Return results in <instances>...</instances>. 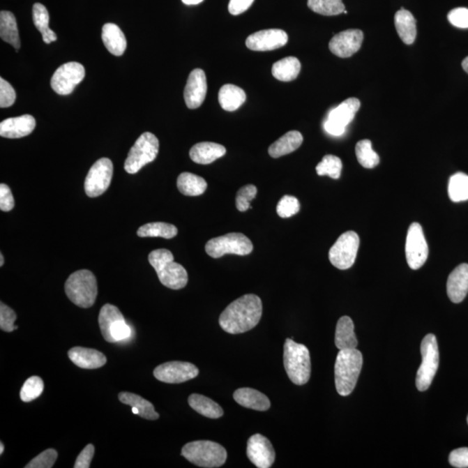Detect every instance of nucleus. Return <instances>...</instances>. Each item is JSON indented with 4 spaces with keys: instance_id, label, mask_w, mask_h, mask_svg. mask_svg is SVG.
Here are the masks:
<instances>
[{
    "instance_id": "38",
    "label": "nucleus",
    "mask_w": 468,
    "mask_h": 468,
    "mask_svg": "<svg viewBox=\"0 0 468 468\" xmlns=\"http://www.w3.org/2000/svg\"><path fill=\"white\" fill-rule=\"evenodd\" d=\"M448 195L453 202H462L468 199V176L463 173L453 174L449 180Z\"/></svg>"
},
{
    "instance_id": "49",
    "label": "nucleus",
    "mask_w": 468,
    "mask_h": 468,
    "mask_svg": "<svg viewBox=\"0 0 468 468\" xmlns=\"http://www.w3.org/2000/svg\"><path fill=\"white\" fill-rule=\"evenodd\" d=\"M15 206L14 198L8 186L0 185V209L3 212H10Z\"/></svg>"
},
{
    "instance_id": "14",
    "label": "nucleus",
    "mask_w": 468,
    "mask_h": 468,
    "mask_svg": "<svg viewBox=\"0 0 468 468\" xmlns=\"http://www.w3.org/2000/svg\"><path fill=\"white\" fill-rule=\"evenodd\" d=\"M406 259L411 269L418 270L426 263L428 246L423 227L419 223L410 225L406 239Z\"/></svg>"
},
{
    "instance_id": "18",
    "label": "nucleus",
    "mask_w": 468,
    "mask_h": 468,
    "mask_svg": "<svg viewBox=\"0 0 468 468\" xmlns=\"http://www.w3.org/2000/svg\"><path fill=\"white\" fill-rule=\"evenodd\" d=\"M246 455L250 462L259 468H270L276 457L269 439L259 434L252 435L248 439Z\"/></svg>"
},
{
    "instance_id": "22",
    "label": "nucleus",
    "mask_w": 468,
    "mask_h": 468,
    "mask_svg": "<svg viewBox=\"0 0 468 468\" xmlns=\"http://www.w3.org/2000/svg\"><path fill=\"white\" fill-rule=\"evenodd\" d=\"M446 292L453 303H462L468 293V264H462L450 273Z\"/></svg>"
},
{
    "instance_id": "2",
    "label": "nucleus",
    "mask_w": 468,
    "mask_h": 468,
    "mask_svg": "<svg viewBox=\"0 0 468 468\" xmlns=\"http://www.w3.org/2000/svg\"><path fill=\"white\" fill-rule=\"evenodd\" d=\"M363 366V355L356 349L339 351L335 363V384L339 395H351Z\"/></svg>"
},
{
    "instance_id": "35",
    "label": "nucleus",
    "mask_w": 468,
    "mask_h": 468,
    "mask_svg": "<svg viewBox=\"0 0 468 468\" xmlns=\"http://www.w3.org/2000/svg\"><path fill=\"white\" fill-rule=\"evenodd\" d=\"M179 191L186 196H199L204 194L207 188L206 181L196 174L184 172L177 179Z\"/></svg>"
},
{
    "instance_id": "9",
    "label": "nucleus",
    "mask_w": 468,
    "mask_h": 468,
    "mask_svg": "<svg viewBox=\"0 0 468 468\" xmlns=\"http://www.w3.org/2000/svg\"><path fill=\"white\" fill-rule=\"evenodd\" d=\"M99 327L108 342H117L130 338L131 329L116 306L106 303L100 310Z\"/></svg>"
},
{
    "instance_id": "44",
    "label": "nucleus",
    "mask_w": 468,
    "mask_h": 468,
    "mask_svg": "<svg viewBox=\"0 0 468 468\" xmlns=\"http://www.w3.org/2000/svg\"><path fill=\"white\" fill-rule=\"evenodd\" d=\"M300 210L299 199L294 196L285 195L281 198L277 206L278 216L287 219L298 213Z\"/></svg>"
},
{
    "instance_id": "17",
    "label": "nucleus",
    "mask_w": 468,
    "mask_h": 468,
    "mask_svg": "<svg viewBox=\"0 0 468 468\" xmlns=\"http://www.w3.org/2000/svg\"><path fill=\"white\" fill-rule=\"evenodd\" d=\"M288 42L287 32L280 29H268L250 35L246 40V47L255 52H270L283 47Z\"/></svg>"
},
{
    "instance_id": "33",
    "label": "nucleus",
    "mask_w": 468,
    "mask_h": 468,
    "mask_svg": "<svg viewBox=\"0 0 468 468\" xmlns=\"http://www.w3.org/2000/svg\"><path fill=\"white\" fill-rule=\"evenodd\" d=\"M188 405L203 416L218 419L223 416L224 411L217 402L205 395L193 394L188 398Z\"/></svg>"
},
{
    "instance_id": "19",
    "label": "nucleus",
    "mask_w": 468,
    "mask_h": 468,
    "mask_svg": "<svg viewBox=\"0 0 468 468\" xmlns=\"http://www.w3.org/2000/svg\"><path fill=\"white\" fill-rule=\"evenodd\" d=\"M363 41L361 30L352 29L339 32L331 38L329 48L334 55L347 59L359 51Z\"/></svg>"
},
{
    "instance_id": "6",
    "label": "nucleus",
    "mask_w": 468,
    "mask_h": 468,
    "mask_svg": "<svg viewBox=\"0 0 468 468\" xmlns=\"http://www.w3.org/2000/svg\"><path fill=\"white\" fill-rule=\"evenodd\" d=\"M64 288L70 301L81 308L91 307L98 296V282L89 270H80L71 274Z\"/></svg>"
},
{
    "instance_id": "45",
    "label": "nucleus",
    "mask_w": 468,
    "mask_h": 468,
    "mask_svg": "<svg viewBox=\"0 0 468 468\" xmlns=\"http://www.w3.org/2000/svg\"><path fill=\"white\" fill-rule=\"evenodd\" d=\"M58 456V452L55 449H46L45 451L31 460L26 468H52L54 466Z\"/></svg>"
},
{
    "instance_id": "32",
    "label": "nucleus",
    "mask_w": 468,
    "mask_h": 468,
    "mask_svg": "<svg viewBox=\"0 0 468 468\" xmlns=\"http://www.w3.org/2000/svg\"><path fill=\"white\" fill-rule=\"evenodd\" d=\"M0 37L19 51L20 39L15 16L13 13L2 10L0 13Z\"/></svg>"
},
{
    "instance_id": "46",
    "label": "nucleus",
    "mask_w": 468,
    "mask_h": 468,
    "mask_svg": "<svg viewBox=\"0 0 468 468\" xmlns=\"http://www.w3.org/2000/svg\"><path fill=\"white\" fill-rule=\"evenodd\" d=\"M16 319L15 312L1 302L0 303V329L6 332H13L17 330V326L14 324Z\"/></svg>"
},
{
    "instance_id": "20",
    "label": "nucleus",
    "mask_w": 468,
    "mask_h": 468,
    "mask_svg": "<svg viewBox=\"0 0 468 468\" xmlns=\"http://www.w3.org/2000/svg\"><path fill=\"white\" fill-rule=\"evenodd\" d=\"M207 91L206 77L204 70L195 69L189 74L184 91V99L188 109L201 107Z\"/></svg>"
},
{
    "instance_id": "37",
    "label": "nucleus",
    "mask_w": 468,
    "mask_h": 468,
    "mask_svg": "<svg viewBox=\"0 0 468 468\" xmlns=\"http://www.w3.org/2000/svg\"><path fill=\"white\" fill-rule=\"evenodd\" d=\"M178 229L172 224L153 222L144 225L137 231L139 237H160L170 239L176 237Z\"/></svg>"
},
{
    "instance_id": "8",
    "label": "nucleus",
    "mask_w": 468,
    "mask_h": 468,
    "mask_svg": "<svg viewBox=\"0 0 468 468\" xmlns=\"http://www.w3.org/2000/svg\"><path fill=\"white\" fill-rule=\"evenodd\" d=\"M421 352L423 362L417 371L416 387L418 391H425L430 387L439 367L437 339L434 334H428L423 338Z\"/></svg>"
},
{
    "instance_id": "28",
    "label": "nucleus",
    "mask_w": 468,
    "mask_h": 468,
    "mask_svg": "<svg viewBox=\"0 0 468 468\" xmlns=\"http://www.w3.org/2000/svg\"><path fill=\"white\" fill-rule=\"evenodd\" d=\"M335 345L339 351L356 349L358 342L354 332V323L351 317L345 316L338 320L335 328Z\"/></svg>"
},
{
    "instance_id": "4",
    "label": "nucleus",
    "mask_w": 468,
    "mask_h": 468,
    "mask_svg": "<svg viewBox=\"0 0 468 468\" xmlns=\"http://www.w3.org/2000/svg\"><path fill=\"white\" fill-rule=\"evenodd\" d=\"M284 365L293 384L299 386L307 384L312 372L309 349L292 338H287L284 345Z\"/></svg>"
},
{
    "instance_id": "42",
    "label": "nucleus",
    "mask_w": 468,
    "mask_h": 468,
    "mask_svg": "<svg viewBox=\"0 0 468 468\" xmlns=\"http://www.w3.org/2000/svg\"><path fill=\"white\" fill-rule=\"evenodd\" d=\"M44 382L39 377H31L24 382L20 391V399L24 402L34 401L42 395L44 391Z\"/></svg>"
},
{
    "instance_id": "23",
    "label": "nucleus",
    "mask_w": 468,
    "mask_h": 468,
    "mask_svg": "<svg viewBox=\"0 0 468 468\" xmlns=\"http://www.w3.org/2000/svg\"><path fill=\"white\" fill-rule=\"evenodd\" d=\"M68 356L75 365L81 369H99L107 363L106 356L94 349L73 347L68 352Z\"/></svg>"
},
{
    "instance_id": "41",
    "label": "nucleus",
    "mask_w": 468,
    "mask_h": 468,
    "mask_svg": "<svg viewBox=\"0 0 468 468\" xmlns=\"http://www.w3.org/2000/svg\"><path fill=\"white\" fill-rule=\"evenodd\" d=\"M342 169V164L340 158L332 155L325 156L322 162L317 164L316 167L319 176H328L335 180L341 176Z\"/></svg>"
},
{
    "instance_id": "16",
    "label": "nucleus",
    "mask_w": 468,
    "mask_h": 468,
    "mask_svg": "<svg viewBox=\"0 0 468 468\" xmlns=\"http://www.w3.org/2000/svg\"><path fill=\"white\" fill-rule=\"evenodd\" d=\"M199 372L195 364L174 361L157 366L153 370V377L165 384H174L194 379Z\"/></svg>"
},
{
    "instance_id": "24",
    "label": "nucleus",
    "mask_w": 468,
    "mask_h": 468,
    "mask_svg": "<svg viewBox=\"0 0 468 468\" xmlns=\"http://www.w3.org/2000/svg\"><path fill=\"white\" fill-rule=\"evenodd\" d=\"M227 149L224 146L216 144V142H199L190 149L189 156L193 162L207 165L213 163L214 160L221 158L226 155Z\"/></svg>"
},
{
    "instance_id": "1",
    "label": "nucleus",
    "mask_w": 468,
    "mask_h": 468,
    "mask_svg": "<svg viewBox=\"0 0 468 468\" xmlns=\"http://www.w3.org/2000/svg\"><path fill=\"white\" fill-rule=\"evenodd\" d=\"M262 309V301L259 296L255 294L242 296L224 310L220 317L219 324L227 333H245L259 323Z\"/></svg>"
},
{
    "instance_id": "31",
    "label": "nucleus",
    "mask_w": 468,
    "mask_h": 468,
    "mask_svg": "<svg viewBox=\"0 0 468 468\" xmlns=\"http://www.w3.org/2000/svg\"><path fill=\"white\" fill-rule=\"evenodd\" d=\"M246 95L241 88L225 84L219 91V103L224 110L235 112L246 102Z\"/></svg>"
},
{
    "instance_id": "55",
    "label": "nucleus",
    "mask_w": 468,
    "mask_h": 468,
    "mask_svg": "<svg viewBox=\"0 0 468 468\" xmlns=\"http://www.w3.org/2000/svg\"><path fill=\"white\" fill-rule=\"evenodd\" d=\"M3 263H5V259H3L2 253H0V266H3Z\"/></svg>"
},
{
    "instance_id": "29",
    "label": "nucleus",
    "mask_w": 468,
    "mask_h": 468,
    "mask_svg": "<svg viewBox=\"0 0 468 468\" xmlns=\"http://www.w3.org/2000/svg\"><path fill=\"white\" fill-rule=\"evenodd\" d=\"M395 26L400 38L406 45H412L416 38V20L413 14L401 8L395 15Z\"/></svg>"
},
{
    "instance_id": "15",
    "label": "nucleus",
    "mask_w": 468,
    "mask_h": 468,
    "mask_svg": "<svg viewBox=\"0 0 468 468\" xmlns=\"http://www.w3.org/2000/svg\"><path fill=\"white\" fill-rule=\"evenodd\" d=\"M84 67L81 63L77 62L64 63L53 74L51 81L52 88L59 95H70L77 85L84 80Z\"/></svg>"
},
{
    "instance_id": "12",
    "label": "nucleus",
    "mask_w": 468,
    "mask_h": 468,
    "mask_svg": "<svg viewBox=\"0 0 468 468\" xmlns=\"http://www.w3.org/2000/svg\"><path fill=\"white\" fill-rule=\"evenodd\" d=\"M113 169V163L110 159L96 160L85 179L84 189L89 197H98L105 193L112 182Z\"/></svg>"
},
{
    "instance_id": "21",
    "label": "nucleus",
    "mask_w": 468,
    "mask_h": 468,
    "mask_svg": "<svg viewBox=\"0 0 468 468\" xmlns=\"http://www.w3.org/2000/svg\"><path fill=\"white\" fill-rule=\"evenodd\" d=\"M35 127V118L31 115L8 118L0 123V135L10 139L22 138L31 134Z\"/></svg>"
},
{
    "instance_id": "3",
    "label": "nucleus",
    "mask_w": 468,
    "mask_h": 468,
    "mask_svg": "<svg viewBox=\"0 0 468 468\" xmlns=\"http://www.w3.org/2000/svg\"><path fill=\"white\" fill-rule=\"evenodd\" d=\"M149 264L156 270L164 287L180 290L187 285L188 275L181 264L174 262L173 253L167 249H157L149 253Z\"/></svg>"
},
{
    "instance_id": "39",
    "label": "nucleus",
    "mask_w": 468,
    "mask_h": 468,
    "mask_svg": "<svg viewBox=\"0 0 468 468\" xmlns=\"http://www.w3.org/2000/svg\"><path fill=\"white\" fill-rule=\"evenodd\" d=\"M356 155L358 163L365 169H374L380 163V157L374 151L370 140L357 142Z\"/></svg>"
},
{
    "instance_id": "7",
    "label": "nucleus",
    "mask_w": 468,
    "mask_h": 468,
    "mask_svg": "<svg viewBox=\"0 0 468 468\" xmlns=\"http://www.w3.org/2000/svg\"><path fill=\"white\" fill-rule=\"evenodd\" d=\"M159 152V140L155 135L146 132L132 146L124 163L127 173L134 174L156 160Z\"/></svg>"
},
{
    "instance_id": "10",
    "label": "nucleus",
    "mask_w": 468,
    "mask_h": 468,
    "mask_svg": "<svg viewBox=\"0 0 468 468\" xmlns=\"http://www.w3.org/2000/svg\"><path fill=\"white\" fill-rule=\"evenodd\" d=\"M205 250L212 258L219 259L227 255H248L252 252L253 246L245 234L231 233L210 239Z\"/></svg>"
},
{
    "instance_id": "51",
    "label": "nucleus",
    "mask_w": 468,
    "mask_h": 468,
    "mask_svg": "<svg viewBox=\"0 0 468 468\" xmlns=\"http://www.w3.org/2000/svg\"><path fill=\"white\" fill-rule=\"evenodd\" d=\"M95 455V446L89 444L84 448L80 455L77 456L75 468H89L91 467V460Z\"/></svg>"
},
{
    "instance_id": "54",
    "label": "nucleus",
    "mask_w": 468,
    "mask_h": 468,
    "mask_svg": "<svg viewBox=\"0 0 468 468\" xmlns=\"http://www.w3.org/2000/svg\"><path fill=\"white\" fill-rule=\"evenodd\" d=\"M462 68L464 70H465L466 73L468 74V56L467 58L463 60Z\"/></svg>"
},
{
    "instance_id": "36",
    "label": "nucleus",
    "mask_w": 468,
    "mask_h": 468,
    "mask_svg": "<svg viewBox=\"0 0 468 468\" xmlns=\"http://www.w3.org/2000/svg\"><path fill=\"white\" fill-rule=\"evenodd\" d=\"M32 19L36 28L41 32L43 36V40L45 44H51L52 42L56 41L58 37L54 31L50 29V15L47 9L45 6L40 3H36L32 8Z\"/></svg>"
},
{
    "instance_id": "43",
    "label": "nucleus",
    "mask_w": 468,
    "mask_h": 468,
    "mask_svg": "<svg viewBox=\"0 0 468 468\" xmlns=\"http://www.w3.org/2000/svg\"><path fill=\"white\" fill-rule=\"evenodd\" d=\"M257 188L255 185H246L241 188L236 196V206L239 212H246L248 209H252L250 203L256 197Z\"/></svg>"
},
{
    "instance_id": "26",
    "label": "nucleus",
    "mask_w": 468,
    "mask_h": 468,
    "mask_svg": "<svg viewBox=\"0 0 468 468\" xmlns=\"http://www.w3.org/2000/svg\"><path fill=\"white\" fill-rule=\"evenodd\" d=\"M234 398L239 405L257 411H266L271 407L267 396L255 388H239L234 392Z\"/></svg>"
},
{
    "instance_id": "27",
    "label": "nucleus",
    "mask_w": 468,
    "mask_h": 468,
    "mask_svg": "<svg viewBox=\"0 0 468 468\" xmlns=\"http://www.w3.org/2000/svg\"><path fill=\"white\" fill-rule=\"evenodd\" d=\"M102 38L105 47L112 54L117 56L123 55L127 48V40L119 27L112 23L105 24L103 27Z\"/></svg>"
},
{
    "instance_id": "40",
    "label": "nucleus",
    "mask_w": 468,
    "mask_h": 468,
    "mask_svg": "<svg viewBox=\"0 0 468 468\" xmlns=\"http://www.w3.org/2000/svg\"><path fill=\"white\" fill-rule=\"evenodd\" d=\"M308 7L312 12L324 16L339 15L345 10L342 0H308Z\"/></svg>"
},
{
    "instance_id": "34",
    "label": "nucleus",
    "mask_w": 468,
    "mask_h": 468,
    "mask_svg": "<svg viewBox=\"0 0 468 468\" xmlns=\"http://www.w3.org/2000/svg\"><path fill=\"white\" fill-rule=\"evenodd\" d=\"M301 63L294 56H288L275 63L271 69L273 76L278 81L291 82L298 77Z\"/></svg>"
},
{
    "instance_id": "53",
    "label": "nucleus",
    "mask_w": 468,
    "mask_h": 468,
    "mask_svg": "<svg viewBox=\"0 0 468 468\" xmlns=\"http://www.w3.org/2000/svg\"><path fill=\"white\" fill-rule=\"evenodd\" d=\"M181 1L187 6H195L199 5V3L204 1V0H181Z\"/></svg>"
},
{
    "instance_id": "11",
    "label": "nucleus",
    "mask_w": 468,
    "mask_h": 468,
    "mask_svg": "<svg viewBox=\"0 0 468 468\" xmlns=\"http://www.w3.org/2000/svg\"><path fill=\"white\" fill-rule=\"evenodd\" d=\"M360 239L355 232L342 234L329 252V259L339 270H347L356 262Z\"/></svg>"
},
{
    "instance_id": "48",
    "label": "nucleus",
    "mask_w": 468,
    "mask_h": 468,
    "mask_svg": "<svg viewBox=\"0 0 468 468\" xmlns=\"http://www.w3.org/2000/svg\"><path fill=\"white\" fill-rule=\"evenodd\" d=\"M448 19L453 27L466 29L468 28V9L460 7L448 13Z\"/></svg>"
},
{
    "instance_id": "52",
    "label": "nucleus",
    "mask_w": 468,
    "mask_h": 468,
    "mask_svg": "<svg viewBox=\"0 0 468 468\" xmlns=\"http://www.w3.org/2000/svg\"><path fill=\"white\" fill-rule=\"evenodd\" d=\"M255 0H230L228 10L232 15L237 16L245 13L252 5Z\"/></svg>"
},
{
    "instance_id": "57",
    "label": "nucleus",
    "mask_w": 468,
    "mask_h": 468,
    "mask_svg": "<svg viewBox=\"0 0 468 468\" xmlns=\"http://www.w3.org/2000/svg\"><path fill=\"white\" fill-rule=\"evenodd\" d=\"M467 423H468V416H467Z\"/></svg>"
},
{
    "instance_id": "47",
    "label": "nucleus",
    "mask_w": 468,
    "mask_h": 468,
    "mask_svg": "<svg viewBox=\"0 0 468 468\" xmlns=\"http://www.w3.org/2000/svg\"><path fill=\"white\" fill-rule=\"evenodd\" d=\"M16 101V91L8 82L0 78V108H8Z\"/></svg>"
},
{
    "instance_id": "30",
    "label": "nucleus",
    "mask_w": 468,
    "mask_h": 468,
    "mask_svg": "<svg viewBox=\"0 0 468 468\" xmlns=\"http://www.w3.org/2000/svg\"><path fill=\"white\" fill-rule=\"evenodd\" d=\"M303 141V137L300 132L289 131L278 141L273 142L268 149V152L273 158H280L281 156L294 152L301 146Z\"/></svg>"
},
{
    "instance_id": "25",
    "label": "nucleus",
    "mask_w": 468,
    "mask_h": 468,
    "mask_svg": "<svg viewBox=\"0 0 468 468\" xmlns=\"http://www.w3.org/2000/svg\"><path fill=\"white\" fill-rule=\"evenodd\" d=\"M118 398L123 405L130 406L132 412L135 414H138L139 416L149 421L159 419L160 416L156 412L155 407L142 396L130 392H121L118 395Z\"/></svg>"
},
{
    "instance_id": "5",
    "label": "nucleus",
    "mask_w": 468,
    "mask_h": 468,
    "mask_svg": "<svg viewBox=\"0 0 468 468\" xmlns=\"http://www.w3.org/2000/svg\"><path fill=\"white\" fill-rule=\"evenodd\" d=\"M181 455L195 466L206 468L222 467L227 458V450L211 441L189 442L182 448Z\"/></svg>"
},
{
    "instance_id": "56",
    "label": "nucleus",
    "mask_w": 468,
    "mask_h": 468,
    "mask_svg": "<svg viewBox=\"0 0 468 468\" xmlns=\"http://www.w3.org/2000/svg\"><path fill=\"white\" fill-rule=\"evenodd\" d=\"M3 450H5V446H3V442H0V455H3Z\"/></svg>"
},
{
    "instance_id": "13",
    "label": "nucleus",
    "mask_w": 468,
    "mask_h": 468,
    "mask_svg": "<svg viewBox=\"0 0 468 468\" xmlns=\"http://www.w3.org/2000/svg\"><path fill=\"white\" fill-rule=\"evenodd\" d=\"M361 103L357 98H349L341 105L335 107L329 114L327 120L324 123V130L327 133L340 137L345 134V128L352 123L356 114L358 112Z\"/></svg>"
},
{
    "instance_id": "50",
    "label": "nucleus",
    "mask_w": 468,
    "mask_h": 468,
    "mask_svg": "<svg viewBox=\"0 0 468 468\" xmlns=\"http://www.w3.org/2000/svg\"><path fill=\"white\" fill-rule=\"evenodd\" d=\"M449 463L453 467H468V448L453 450L449 455Z\"/></svg>"
}]
</instances>
